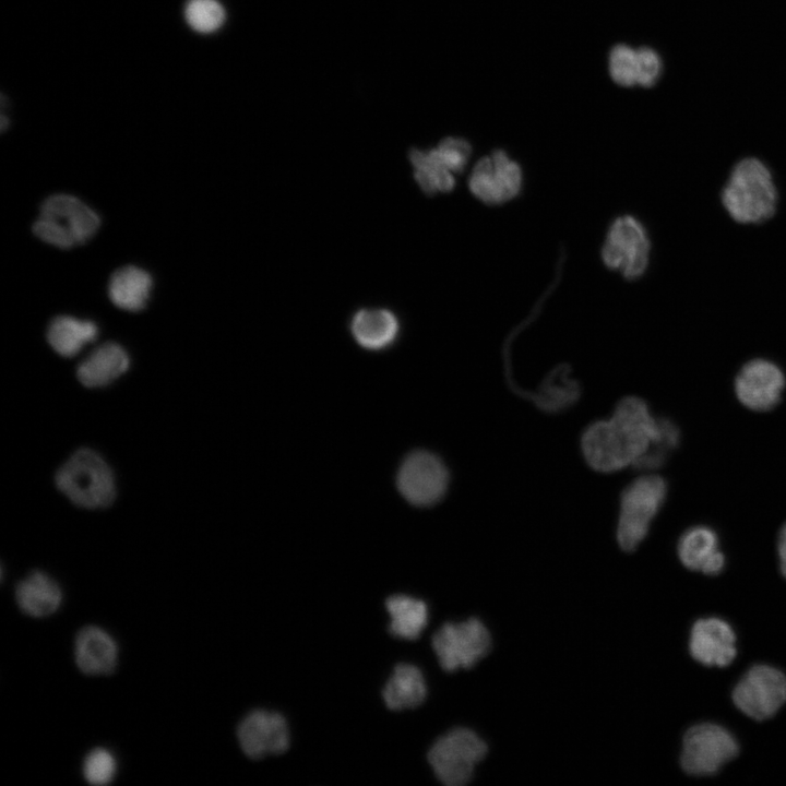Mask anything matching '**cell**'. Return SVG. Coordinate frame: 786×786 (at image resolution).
Listing matches in <instances>:
<instances>
[{"mask_svg": "<svg viewBox=\"0 0 786 786\" xmlns=\"http://www.w3.org/2000/svg\"><path fill=\"white\" fill-rule=\"evenodd\" d=\"M658 419L640 397L622 398L609 419L594 421L582 434L581 449L586 463L602 473L634 466L656 440Z\"/></svg>", "mask_w": 786, "mask_h": 786, "instance_id": "obj_1", "label": "cell"}, {"mask_svg": "<svg viewBox=\"0 0 786 786\" xmlns=\"http://www.w3.org/2000/svg\"><path fill=\"white\" fill-rule=\"evenodd\" d=\"M55 479L58 489L81 508H106L116 497L111 468L91 449L74 452L58 469Z\"/></svg>", "mask_w": 786, "mask_h": 786, "instance_id": "obj_2", "label": "cell"}, {"mask_svg": "<svg viewBox=\"0 0 786 786\" xmlns=\"http://www.w3.org/2000/svg\"><path fill=\"white\" fill-rule=\"evenodd\" d=\"M723 203L740 223L770 218L775 212L776 190L769 169L755 158L738 163L723 191Z\"/></svg>", "mask_w": 786, "mask_h": 786, "instance_id": "obj_3", "label": "cell"}, {"mask_svg": "<svg viewBox=\"0 0 786 786\" xmlns=\"http://www.w3.org/2000/svg\"><path fill=\"white\" fill-rule=\"evenodd\" d=\"M100 225L98 215L78 198L59 193L47 198L33 226L43 241L61 249L85 243Z\"/></svg>", "mask_w": 786, "mask_h": 786, "instance_id": "obj_4", "label": "cell"}, {"mask_svg": "<svg viewBox=\"0 0 786 786\" xmlns=\"http://www.w3.org/2000/svg\"><path fill=\"white\" fill-rule=\"evenodd\" d=\"M667 490L666 480L655 474L642 475L622 490L617 540L623 550H634L645 538L664 504Z\"/></svg>", "mask_w": 786, "mask_h": 786, "instance_id": "obj_5", "label": "cell"}, {"mask_svg": "<svg viewBox=\"0 0 786 786\" xmlns=\"http://www.w3.org/2000/svg\"><path fill=\"white\" fill-rule=\"evenodd\" d=\"M487 752L486 743L472 730L456 728L439 738L428 752L437 778L446 786L468 783Z\"/></svg>", "mask_w": 786, "mask_h": 786, "instance_id": "obj_6", "label": "cell"}, {"mask_svg": "<svg viewBox=\"0 0 786 786\" xmlns=\"http://www.w3.org/2000/svg\"><path fill=\"white\" fill-rule=\"evenodd\" d=\"M449 481L444 462L427 450H415L407 454L396 473V487L402 497L420 508L432 507L442 500Z\"/></svg>", "mask_w": 786, "mask_h": 786, "instance_id": "obj_7", "label": "cell"}, {"mask_svg": "<svg viewBox=\"0 0 786 786\" xmlns=\"http://www.w3.org/2000/svg\"><path fill=\"white\" fill-rule=\"evenodd\" d=\"M650 248L641 222L631 215H622L610 224L600 255L608 269L619 271L627 279H636L646 271Z\"/></svg>", "mask_w": 786, "mask_h": 786, "instance_id": "obj_8", "label": "cell"}, {"mask_svg": "<svg viewBox=\"0 0 786 786\" xmlns=\"http://www.w3.org/2000/svg\"><path fill=\"white\" fill-rule=\"evenodd\" d=\"M738 752L737 740L726 728L716 724H700L684 735L681 766L690 775H713Z\"/></svg>", "mask_w": 786, "mask_h": 786, "instance_id": "obj_9", "label": "cell"}, {"mask_svg": "<svg viewBox=\"0 0 786 786\" xmlns=\"http://www.w3.org/2000/svg\"><path fill=\"white\" fill-rule=\"evenodd\" d=\"M432 648L440 666L446 671L471 668L491 646V638L484 623L476 619L443 624L432 636Z\"/></svg>", "mask_w": 786, "mask_h": 786, "instance_id": "obj_10", "label": "cell"}, {"mask_svg": "<svg viewBox=\"0 0 786 786\" xmlns=\"http://www.w3.org/2000/svg\"><path fill=\"white\" fill-rule=\"evenodd\" d=\"M468 188L483 203L500 205L521 193L523 170L505 151L497 148L476 162L468 177Z\"/></svg>", "mask_w": 786, "mask_h": 786, "instance_id": "obj_11", "label": "cell"}, {"mask_svg": "<svg viewBox=\"0 0 786 786\" xmlns=\"http://www.w3.org/2000/svg\"><path fill=\"white\" fill-rule=\"evenodd\" d=\"M733 701L747 716L767 719L786 702V676L774 667L755 665L736 684Z\"/></svg>", "mask_w": 786, "mask_h": 786, "instance_id": "obj_12", "label": "cell"}, {"mask_svg": "<svg viewBox=\"0 0 786 786\" xmlns=\"http://www.w3.org/2000/svg\"><path fill=\"white\" fill-rule=\"evenodd\" d=\"M785 383V374L777 365L759 358L740 369L735 379V392L746 407L766 412L781 401Z\"/></svg>", "mask_w": 786, "mask_h": 786, "instance_id": "obj_13", "label": "cell"}, {"mask_svg": "<svg viewBox=\"0 0 786 786\" xmlns=\"http://www.w3.org/2000/svg\"><path fill=\"white\" fill-rule=\"evenodd\" d=\"M237 738L243 753L253 760L281 754L289 747V729L278 713L257 710L238 725Z\"/></svg>", "mask_w": 786, "mask_h": 786, "instance_id": "obj_14", "label": "cell"}, {"mask_svg": "<svg viewBox=\"0 0 786 786\" xmlns=\"http://www.w3.org/2000/svg\"><path fill=\"white\" fill-rule=\"evenodd\" d=\"M689 648L699 663L725 667L736 657V636L731 627L722 619H700L692 627Z\"/></svg>", "mask_w": 786, "mask_h": 786, "instance_id": "obj_15", "label": "cell"}, {"mask_svg": "<svg viewBox=\"0 0 786 786\" xmlns=\"http://www.w3.org/2000/svg\"><path fill=\"white\" fill-rule=\"evenodd\" d=\"M677 550L681 563L690 570L717 575L725 568L717 534L707 525H694L683 532Z\"/></svg>", "mask_w": 786, "mask_h": 786, "instance_id": "obj_16", "label": "cell"}, {"mask_svg": "<svg viewBox=\"0 0 786 786\" xmlns=\"http://www.w3.org/2000/svg\"><path fill=\"white\" fill-rule=\"evenodd\" d=\"M74 658L85 675H108L117 666L118 646L108 632L96 626H87L75 636Z\"/></svg>", "mask_w": 786, "mask_h": 786, "instance_id": "obj_17", "label": "cell"}, {"mask_svg": "<svg viewBox=\"0 0 786 786\" xmlns=\"http://www.w3.org/2000/svg\"><path fill=\"white\" fill-rule=\"evenodd\" d=\"M130 359L126 349L114 342L96 347L78 366L79 381L87 388H100L110 384L129 368Z\"/></svg>", "mask_w": 786, "mask_h": 786, "instance_id": "obj_18", "label": "cell"}, {"mask_svg": "<svg viewBox=\"0 0 786 786\" xmlns=\"http://www.w3.org/2000/svg\"><path fill=\"white\" fill-rule=\"evenodd\" d=\"M15 599L24 614L41 618L59 609L62 591L50 575L41 571H33L16 584Z\"/></svg>", "mask_w": 786, "mask_h": 786, "instance_id": "obj_19", "label": "cell"}, {"mask_svg": "<svg viewBox=\"0 0 786 786\" xmlns=\"http://www.w3.org/2000/svg\"><path fill=\"white\" fill-rule=\"evenodd\" d=\"M355 341L369 350L391 346L400 332V323L393 312L382 308L361 309L350 321Z\"/></svg>", "mask_w": 786, "mask_h": 786, "instance_id": "obj_20", "label": "cell"}, {"mask_svg": "<svg viewBox=\"0 0 786 786\" xmlns=\"http://www.w3.org/2000/svg\"><path fill=\"white\" fill-rule=\"evenodd\" d=\"M152 285V277L145 270L127 265L111 275L108 295L118 308L135 312L145 308Z\"/></svg>", "mask_w": 786, "mask_h": 786, "instance_id": "obj_21", "label": "cell"}, {"mask_svg": "<svg viewBox=\"0 0 786 786\" xmlns=\"http://www.w3.org/2000/svg\"><path fill=\"white\" fill-rule=\"evenodd\" d=\"M382 695L386 706L393 711L419 706L427 696L426 682L419 668L409 664L397 665Z\"/></svg>", "mask_w": 786, "mask_h": 786, "instance_id": "obj_22", "label": "cell"}, {"mask_svg": "<svg viewBox=\"0 0 786 786\" xmlns=\"http://www.w3.org/2000/svg\"><path fill=\"white\" fill-rule=\"evenodd\" d=\"M98 335L97 325L88 320L69 315L56 317L47 330L52 349L63 357H73Z\"/></svg>", "mask_w": 786, "mask_h": 786, "instance_id": "obj_23", "label": "cell"}, {"mask_svg": "<svg viewBox=\"0 0 786 786\" xmlns=\"http://www.w3.org/2000/svg\"><path fill=\"white\" fill-rule=\"evenodd\" d=\"M391 617L389 631L392 635L414 640L417 639L428 622L427 605L419 599L393 595L385 602Z\"/></svg>", "mask_w": 786, "mask_h": 786, "instance_id": "obj_24", "label": "cell"}, {"mask_svg": "<svg viewBox=\"0 0 786 786\" xmlns=\"http://www.w3.org/2000/svg\"><path fill=\"white\" fill-rule=\"evenodd\" d=\"M409 160L414 167L415 179L420 189L429 194L451 192L455 187L454 174L443 166L430 150L413 148Z\"/></svg>", "mask_w": 786, "mask_h": 786, "instance_id": "obj_25", "label": "cell"}, {"mask_svg": "<svg viewBox=\"0 0 786 786\" xmlns=\"http://www.w3.org/2000/svg\"><path fill=\"white\" fill-rule=\"evenodd\" d=\"M659 434L648 450L638 460L634 467L642 471H654L666 463L669 455L680 443V429L668 418H659Z\"/></svg>", "mask_w": 786, "mask_h": 786, "instance_id": "obj_26", "label": "cell"}, {"mask_svg": "<svg viewBox=\"0 0 786 786\" xmlns=\"http://www.w3.org/2000/svg\"><path fill=\"white\" fill-rule=\"evenodd\" d=\"M184 17L193 31L209 34L224 24L226 13L217 0H189L186 4Z\"/></svg>", "mask_w": 786, "mask_h": 786, "instance_id": "obj_27", "label": "cell"}, {"mask_svg": "<svg viewBox=\"0 0 786 786\" xmlns=\"http://www.w3.org/2000/svg\"><path fill=\"white\" fill-rule=\"evenodd\" d=\"M82 772L85 781L94 786L111 783L117 773L115 755L105 748L91 750L83 761Z\"/></svg>", "mask_w": 786, "mask_h": 786, "instance_id": "obj_28", "label": "cell"}, {"mask_svg": "<svg viewBox=\"0 0 786 786\" xmlns=\"http://www.w3.org/2000/svg\"><path fill=\"white\" fill-rule=\"evenodd\" d=\"M609 73L611 79L621 86L638 85V53L624 44L616 45L609 53Z\"/></svg>", "mask_w": 786, "mask_h": 786, "instance_id": "obj_29", "label": "cell"}, {"mask_svg": "<svg viewBox=\"0 0 786 786\" xmlns=\"http://www.w3.org/2000/svg\"><path fill=\"white\" fill-rule=\"evenodd\" d=\"M431 152L453 174H461L472 156V145L465 139L451 136L442 140Z\"/></svg>", "mask_w": 786, "mask_h": 786, "instance_id": "obj_30", "label": "cell"}, {"mask_svg": "<svg viewBox=\"0 0 786 786\" xmlns=\"http://www.w3.org/2000/svg\"><path fill=\"white\" fill-rule=\"evenodd\" d=\"M638 53V85L652 87L660 76L663 64L659 55L648 48L636 49Z\"/></svg>", "mask_w": 786, "mask_h": 786, "instance_id": "obj_31", "label": "cell"}, {"mask_svg": "<svg viewBox=\"0 0 786 786\" xmlns=\"http://www.w3.org/2000/svg\"><path fill=\"white\" fill-rule=\"evenodd\" d=\"M777 553L782 574L786 577V523L782 526L777 537Z\"/></svg>", "mask_w": 786, "mask_h": 786, "instance_id": "obj_32", "label": "cell"}, {"mask_svg": "<svg viewBox=\"0 0 786 786\" xmlns=\"http://www.w3.org/2000/svg\"><path fill=\"white\" fill-rule=\"evenodd\" d=\"M7 124H8V120H7V118L2 115V117H1V130H2V131L5 130Z\"/></svg>", "mask_w": 786, "mask_h": 786, "instance_id": "obj_33", "label": "cell"}]
</instances>
